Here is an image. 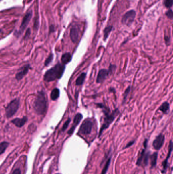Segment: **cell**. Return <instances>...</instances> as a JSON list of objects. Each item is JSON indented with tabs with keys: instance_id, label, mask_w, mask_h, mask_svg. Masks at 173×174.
<instances>
[{
	"instance_id": "1",
	"label": "cell",
	"mask_w": 173,
	"mask_h": 174,
	"mask_svg": "<svg viewBox=\"0 0 173 174\" xmlns=\"http://www.w3.org/2000/svg\"><path fill=\"white\" fill-rule=\"evenodd\" d=\"M65 65L63 64L58 63L53 67L47 70L44 75V80L46 82H51L60 79L62 77L65 70Z\"/></svg>"
},
{
	"instance_id": "2",
	"label": "cell",
	"mask_w": 173,
	"mask_h": 174,
	"mask_svg": "<svg viewBox=\"0 0 173 174\" xmlns=\"http://www.w3.org/2000/svg\"><path fill=\"white\" fill-rule=\"evenodd\" d=\"M34 109L38 115H44L47 110V100L44 91H39L34 103Z\"/></svg>"
},
{
	"instance_id": "3",
	"label": "cell",
	"mask_w": 173,
	"mask_h": 174,
	"mask_svg": "<svg viewBox=\"0 0 173 174\" xmlns=\"http://www.w3.org/2000/svg\"><path fill=\"white\" fill-rule=\"evenodd\" d=\"M119 113H120V112L118 110V109H115L114 111H113L111 113H109V112L105 113V116L104 119L103 123L102 125L101 128L99 132V138L101 136L103 132V131L106 129H107L111 124L114 121L115 118L117 117Z\"/></svg>"
},
{
	"instance_id": "4",
	"label": "cell",
	"mask_w": 173,
	"mask_h": 174,
	"mask_svg": "<svg viewBox=\"0 0 173 174\" xmlns=\"http://www.w3.org/2000/svg\"><path fill=\"white\" fill-rule=\"evenodd\" d=\"M20 106V100L18 98L12 100L5 109V114L7 118H10L14 115Z\"/></svg>"
},
{
	"instance_id": "5",
	"label": "cell",
	"mask_w": 173,
	"mask_h": 174,
	"mask_svg": "<svg viewBox=\"0 0 173 174\" xmlns=\"http://www.w3.org/2000/svg\"><path fill=\"white\" fill-rule=\"evenodd\" d=\"M115 68H116L115 66L111 65L109 67V69H102L100 70L97 75V80H96L97 83H103L108 77L110 73H112V71H114Z\"/></svg>"
},
{
	"instance_id": "6",
	"label": "cell",
	"mask_w": 173,
	"mask_h": 174,
	"mask_svg": "<svg viewBox=\"0 0 173 174\" xmlns=\"http://www.w3.org/2000/svg\"><path fill=\"white\" fill-rule=\"evenodd\" d=\"M92 126L93 123L91 120L88 119H85L82 123L79 130V133L84 136L90 134L92 131Z\"/></svg>"
},
{
	"instance_id": "7",
	"label": "cell",
	"mask_w": 173,
	"mask_h": 174,
	"mask_svg": "<svg viewBox=\"0 0 173 174\" xmlns=\"http://www.w3.org/2000/svg\"><path fill=\"white\" fill-rule=\"evenodd\" d=\"M136 15V13L134 10H130L124 14L123 17L122 18V22L124 25L126 26H130L132 24L135 19Z\"/></svg>"
},
{
	"instance_id": "8",
	"label": "cell",
	"mask_w": 173,
	"mask_h": 174,
	"mask_svg": "<svg viewBox=\"0 0 173 174\" xmlns=\"http://www.w3.org/2000/svg\"><path fill=\"white\" fill-rule=\"evenodd\" d=\"M31 17H32V12L31 11H29L25 14L24 18L23 19L22 23L19 28V30L17 33V34H18L17 35H20L23 34V32H24L25 28H27V25L29 24V21L31 19Z\"/></svg>"
},
{
	"instance_id": "9",
	"label": "cell",
	"mask_w": 173,
	"mask_h": 174,
	"mask_svg": "<svg viewBox=\"0 0 173 174\" xmlns=\"http://www.w3.org/2000/svg\"><path fill=\"white\" fill-rule=\"evenodd\" d=\"M165 136L164 134H160L156 137L152 143L153 148L156 150H160L164 144Z\"/></svg>"
},
{
	"instance_id": "10",
	"label": "cell",
	"mask_w": 173,
	"mask_h": 174,
	"mask_svg": "<svg viewBox=\"0 0 173 174\" xmlns=\"http://www.w3.org/2000/svg\"><path fill=\"white\" fill-rule=\"evenodd\" d=\"M31 67L29 64L23 66L22 68H20V70L18 73L16 74L15 79L17 81H20L25 77L27 73H29V68Z\"/></svg>"
},
{
	"instance_id": "11",
	"label": "cell",
	"mask_w": 173,
	"mask_h": 174,
	"mask_svg": "<svg viewBox=\"0 0 173 174\" xmlns=\"http://www.w3.org/2000/svg\"><path fill=\"white\" fill-rule=\"evenodd\" d=\"M172 150H173V142H172V140H170V142L169 144V151L167 154L166 158L164 159V161L162 162V174H164L166 172V169L168 166V159L171 156V153L172 152Z\"/></svg>"
},
{
	"instance_id": "12",
	"label": "cell",
	"mask_w": 173,
	"mask_h": 174,
	"mask_svg": "<svg viewBox=\"0 0 173 174\" xmlns=\"http://www.w3.org/2000/svg\"><path fill=\"white\" fill-rule=\"evenodd\" d=\"M83 119V116L81 113L77 114L76 116H75L73 120V125L72 126V127L70 128V130L67 132V134L69 135H71L73 134L74 132L75 129L76 128L80 122H81V120Z\"/></svg>"
},
{
	"instance_id": "13",
	"label": "cell",
	"mask_w": 173,
	"mask_h": 174,
	"mask_svg": "<svg viewBox=\"0 0 173 174\" xmlns=\"http://www.w3.org/2000/svg\"><path fill=\"white\" fill-rule=\"evenodd\" d=\"M70 38L73 43H76L79 39V30L78 28L74 26L70 30Z\"/></svg>"
},
{
	"instance_id": "14",
	"label": "cell",
	"mask_w": 173,
	"mask_h": 174,
	"mask_svg": "<svg viewBox=\"0 0 173 174\" xmlns=\"http://www.w3.org/2000/svg\"><path fill=\"white\" fill-rule=\"evenodd\" d=\"M27 120L28 119L27 117H24L23 118H16L14 119L13 120H12L11 122L13 124L15 125L16 126L20 128L23 126L25 124V123L27 122Z\"/></svg>"
},
{
	"instance_id": "15",
	"label": "cell",
	"mask_w": 173,
	"mask_h": 174,
	"mask_svg": "<svg viewBox=\"0 0 173 174\" xmlns=\"http://www.w3.org/2000/svg\"><path fill=\"white\" fill-rule=\"evenodd\" d=\"M147 143H148V140L146 139L145 141H144V149L142 150L141 152V154L140 155L139 157L138 158L137 161L136 162V165L138 166H140L142 164V161H143V157H144V155L146 153V150L147 148Z\"/></svg>"
},
{
	"instance_id": "16",
	"label": "cell",
	"mask_w": 173,
	"mask_h": 174,
	"mask_svg": "<svg viewBox=\"0 0 173 174\" xmlns=\"http://www.w3.org/2000/svg\"><path fill=\"white\" fill-rule=\"evenodd\" d=\"M72 60V55L70 52H66L63 54L61 58V61L63 65H65L66 64L70 63Z\"/></svg>"
},
{
	"instance_id": "17",
	"label": "cell",
	"mask_w": 173,
	"mask_h": 174,
	"mask_svg": "<svg viewBox=\"0 0 173 174\" xmlns=\"http://www.w3.org/2000/svg\"><path fill=\"white\" fill-rule=\"evenodd\" d=\"M157 157L158 153L157 152H154L152 155H150L149 158L150 160V165L151 168H154L156 167L157 164Z\"/></svg>"
},
{
	"instance_id": "18",
	"label": "cell",
	"mask_w": 173,
	"mask_h": 174,
	"mask_svg": "<svg viewBox=\"0 0 173 174\" xmlns=\"http://www.w3.org/2000/svg\"><path fill=\"white\" fill-rule=\"evenodd\" d=\"M159 110L164 114L169 113L170 111V104L168 102H164L160 106Z\"/></svg>"
},
{
	"instance_id": "19",
	"label": "cell",
	"mask_w": 173,
	"mask_h": 174,
	"mask_svg": "<svg viewBox=\"0 0 173 174\" xmlns=\"http://www.w3.org/2000/svg\"><path fill=\"white\" fill-rule=\"evenodd\" d=\"M60 95V91L58 88H54L50 94V98L52 100L55 101L59 98Z\"/></svg>"
},
{
	"instance_id": "20",
	"label": "cell",
	"mask_w": 173,
	"mask_h": 174,
	"mask_svg": "<svg viewBox=\"0 0 173 174\" xmlns=\"http://www.w3.org/2000/svg\"><path fill=\"white\" fill-rule=\"evenodd\" d=\"M86 76V73H82L81 75L79 76L76 81V86H81L83 84L85 79Z\"/></svg>"
},
{
	"instance_id": "21",
	"label": "cell",
	"mask_w": 173,
	"mask_h": 174,
	"mask_svg": "<svg viewBox=\"0 0 173 174\" xmlns=\"http://www.w3.org/2000/svg\"><path fill=\"white\" fill-rule=\"evenodd\" d=\"M111 161V157H110L108 158V159H107V161H106V163H105V165L104 166L103 168V169H102V171L101 174H107V171H108V169H109V166H110Z\"/></svg>"
},
{
	"instance_id": "22",
	"label": "cell",
	"mask_w": 173,
	"mask_h": 174,
	"mask_svg": "<svg viewBox=\"0 0 173 174\" xmlns=\"http://www.w3.org/2000/svg\"><path fill=\"white\" fill-rule=\"evenodd\" d=\"M112 30V26H108L104 30V40L106 41V39L108 38V36L110 34V32H111Z\"/></svg>"
},
{
	"instance_id": "23",
	"label": "cell",
	"mask_w": 173,
	"mask_h": 174,
	"mask_svg": "<svg viewBox=\"0 0 173 174\" xmlns=\"http://www.w3.org/2000/svg\"><path fill=\"white\" fill-rule=\"evenodd\" d=\"M9 144L7 142H3L0 143V154H2L5 151Z\"/></svg>"
},
{
	"instance_id": "24",
	"label": "cell",
	"mask_w": 173,
	"mask_h": 174,
	"mask_svg": "<svg viewBox=\"0 0 173 174\" xmlns=\"http://www.w3.org/2000/svg\"><path fill=\"white\" fill-rule=\"evenodd\" d=\"M149 156H150V152H146L145 154L144 155L143 159V161H142V163H143L145 166H147V165H148Z\"/></svg>"
},
{
	"instance_id": "25",
	"label": "cell",
	"mask_w": 173,
	"mask_h": 174,
	"mask_svg": "<svg viewBox=\"0 0 173 174\" xmlns=\"http://www.w3.org/2000/svg\"><path fill=\"white\" fill-rule=\"evenodd\" d=\"M53 60V54H50L49 55V56L48 57L46 61H45V66H48L51 63L52 61Z\"/></svg>"
},
{
	"instance_id": "26",
	"label": "cell",
	"mask_w": 173,
	"mask_h": 174,
	"mask_svg": "<svg viewBox=\"0 0 173 174\" xmlns=\"http://www.w3.org/2000/svg\"><path fill=\"white\" fill-rule=\"evenodd\" d=\"M173 0H164V4L165 7L170 8L173 5Z\"/></svg>"
},
{
	"instance_id": "27",
	"label": "cell",
	"mask_w": 173,
	"mask_h": 174,
	"mask_svg": "<svg viewBox=\"0 0 173 174\" xmlns=\"http://www.w3.org/2000/svg\"><path fill=\"white\" fill-rule=\"evenodd\" d=\"M130 90H131V88H130V86H129L126 89V91H124V102L126 101V98H127V97L128 96L129 93L130 92Z\"/></svg>"
},
{
	"instance_id": "28",
	"label": "cell",
	"mask_w": 173,
	"mask_h": 174,
	"mask_svg": "<svg viewBox=\"0 0 173 174\" xmlns=\"http://www.w3.org/2000/svg\"><path fill=\"white\" fill-rule=\"evenodd\" d=\"M71 119L70 118H69L68 119H67L66 121H65V123H64V124L63 125V127H62V129H61V130L62 131H65L66 129H67V127L69 126V124L70 123V122H71Z\"/></svg>"
},
{
	"instance_id": "29",
	"label": "cell",
	"mask_w": 173,
	"mask_h": 174,
	"mask_svg": "<svg viewBox=\"0 0 173 174\" xmlns=\"http://www.w3.org/2000/svg\"><path fill=\"white\" fill-rule=\"evenodd\" d=\"M166 15L167 16V17H168V18H170V19H173V11H172V10L171 9L169 10V11L166 12Z\"/></svg>"
},
{
	"instance_id": "30",
	"label": "cell",
	"mask_w": 173,
	"mask_h": 174,
	"mask_svg": "<svg viewBox=\"0 0 173 174\" xmlns=\"http://www.w3.org/2000/svg\"><path fill=\"white\" fill-rule=\"evenodd\" d=\"M135 142H136V140H132V141H130V142H128V143L127 144V145H126V147L124 148V149H127V148H128L129 147H130V146H132V145H134V144H135Z\"/></svg>"
},
{
	"instance_id": "31",
	"label": "cell",
	"mask_w": 173,
	"mask_h": 174,
	"mask_svg": "<svg viewBox=\"0 0 173 174\" xmlns=\"http://www.w3.org/2000/svg\"><path fill=\"white\" fill-rule=\"evenodd\" d=\"M31 35V29L29 28L27 30V32L25 33V39H27L29 38V36Z\"/></svg>"
},
{
	"instance_id": "32",
	"label": "cell",
	"mask_w": 173,
	"mask_h": 174,
	"mask_svg": "<svg viewBox=\"0 0 173 174\" xmlns=\"http://www.w3.org/2000/svg\"><path fill=\"white\" fill-rule=\"evenodd\" d=\"M12 174H21L20 169H16L14 171Z\"/></svg>"
},
{
	"instance_id": "33",
	"label": "cell",
	"mask_w": 173,
	"mask_h": 174,
	"mask_svg": "<svg viewBox=\"0 0 173 174\" xmlns=\"http://www.w3.org/2000/svg\"><path fill=\"white\" fill-rule=\"evenodd\" d=\"M164 40H165V41H166V43H169L170 41V37L169 36H164Z\"/></svg>"
},
{
	"instance_id": "34",
	"label": "cell",
	"mask_w": 173,
	"mask_h": 174,
	"mask_svg": "<svg viewBox=\"0 0 173 174\" xmlns=\"http://www.w3.org/2000/svg\"><path fill=\"white\" fill-rule=\"evenodd\" d=\"M1 30H0V32H1Z\"/></svg>"
},
{
	"instance_id": "35",
	"label": "cell",
	"mask_w": 173,
	"mask_h": 174,
	"mask_svg": "<svg viewBox=\"0 0 173 174\" xmlns=\"http://www.w3.org/2000/svg\"></svg>"
}]
</instances>
